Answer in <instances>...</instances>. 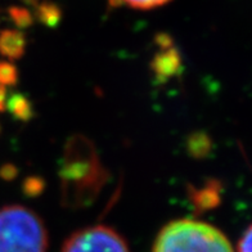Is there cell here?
I'll list each match as a JSON object with an SVG mask.
<instances>
[{
	"label": "cell",
	"instance_id": "11",
	"mask_svg": "<svg viewBox=\"0 0 252 252\" xmlns=\"http://www.w3.org/2000/svg\"><path fill=\"white\" fill-rule=\"evenodd\" d=\"M121 4H127L134 9H153L169 3L170 0H120Z\"/></svg>",
	"mask_w": 252,
	"mask_h": 252
},
{
	"label": "cell",
	"instance_id": "3",
	"mask_svg": "<svg viewBox=\"0 0 252 252\" xmlns=\"http://www.w3.org/2000/svg\"><path fill=\"white\" fill-rule=\"evenodd\" d=\"M62 252H130L125 239L106 225L80 229L63 243Z\"/></svg>",
	"mask_w": 252,
	"mask_h": 252
},
{
	"label": "cell",
	"instance_id": "7",
	"mask_svg": "<svg viewBox=\"0 0 252 252\" xmlns=\"http://www.w3.org/2000/svg\"><path fill=\"white\" fill-rule=\"evenodd\" d=\"M7 110L13 115V117L21 121H29L33 115L30 100L22 94H13L7 99Z\"/></svg>",
	"mask_w": 252,
	"mask_h": 252
},
{
	"label": "cell",
	"instance_id": "5",
	"mask_svg": "<svg viewBox=\"0 0 252 252\" xmlns=\"http://www.w3.org/2000/svg\"><path fill=\"white\" fill-rule=\"evenodd\" d=\"M26 50V37L20 30H3L0 32V54L9 61L20 60Z\"/></svg>",
	"mask_w": 252,
	"mask_h": 252
},
{
	"label": "cell",
	"instance_id": "2",
	"mask_svg": "<svg viewBox=\"0 0 252 252\" xmlns=\"http://www.w3.org/2000/svg\"><path fill=\"white\" fill-rule=\"evenodd\" d=\"M48 232L43 220L24 206L0 209V252H47Z\"/></svg>",
	"mask_w": 252,
	"mask_h": 252
},
{
	"label": "cell",
	"instance_id": "8",
	"mask_svg": "<svg viewBox=\"0 0 252 252\" xmlns=\"http://www.w3.org/2000/svg\"><path fill=\"white\" fill-rule=\"evenodd\" d=\"M36 18L48 27H56L62 20V12L57 4L52 1H43L36 5Z\"/></svg>",
	"mask_w": 252,
	"mask_h": 252
},
{
	"label": "cell",
	"instance_id": "12",
	"mask_svg": "<svg viewBox=\"0 0 252 252\" xmlns=\"http://www.w3.org/2000/svg\"><path fill=\"white\" fill-rule=\"evenodd\" d=\"M190 152L193 155H198V156H203L210 148V142L205 135H194L190 139Z\"/></svg>",
	"mask_w": 252,
	"mask_h": 252
},
{
	"label": "cell",
	"instance_id": "10",
	"mask_svg": "<svg viewBox=\"0 0 252 252\" xmlns=\"http://www.w3.org/2000/svg\"><path fill=\"white\" fill-rule=\"evenodd\" d=\"M8 12H9L10 20L13 21L18 29H27L32 25L33 16L27 8L10 7Z\"/></svg>",
	"mask_w": 252,
	"mask_h": 252
},
{
	"label": "cell",
	"instance_id": "1",
	"mask_svg": "<svg viewBox=\"0 0 252 252\" xmlns=\"http://www.w3.org/2000/svg\"><path fill=\"white\" fill-rule=\"evenodd\" d=\"M153 252H236L225 234L207 222L182 219L161 229Z\"/></svg>",
	"mask_w": 252,
	"mask_h": 252
},
{
	"label": "cell",
	"instance_id": "6",
	"mask_svg": "<svg viewBox=\"0 0 252 252\" xmlns=\"http://www.w3.org/2000/svg\"><path fill=\"white\" fill-rule=\"evenodd\" d=\"M190 198L198 211L213 209L220 202V188L218 184H209L202 189H193Z\"/></svg>",
	"mask_w": 252,
	"mask_h": 252
},
{
	"label": "cell",
	"instance_id": "4",
	"mask_svg": "<svg viewBox=\"0 0 252 252\" xmlns=\"http://www.w3.org/2000/svg\"><path fill=\"white\" fill-rule=\"evenodd\" d=\"M159 49L161 50L155 56L151 63V68L156 75L157 80L166 81L180 72L182 58H180L179 52L173 48V45L159 48Z\"/></svg>",
	"mask_w": 252,
	"mask_h": 252
},
{
	"label": "cell",
	"instance_id": "15",
	"mask_svg": "<svg viewBox=\"0 0 252 252\" xmlns=\"http://www.w3.org/2000/svg\"><path fill=\"white\" fill-rule=\"evenodd\" d=\"M21 1L25 4H27V5H35V7H36L37 1H39V0H21Z\"/></svg>",
	"mask_w": 252,
	"mask_h": 252
},
{
	"label": "cell",
	"instance_id": "14",
	"mask_svg": "<svg viewBox=\"0 0 252 252\" xmlns=\"http://www.w3.org/2000/svg\"><path fill=\"white\" fill-rule=\"evenodd\" d=\"M7 110V88L0 87V112Z\"/></svg>",
	"mask_w": 252,
	"mask_h": 252
},
{
	"label": "cell",
	"instance_id": "13",
	"mask_svg": "<svg viewBox=\"0 0 252 252\" xmlns=\"http://www.w3.org/2000/svg\"><path fill=\"white\" fill-rule=\"evenodd\" d=\"M251 238H252V233H251V226L246 229L243 236L239 239L238 246H237V251L236 252H252V245H251Z\"/></svg>",
	"mask_w": 252,
	"mask_h": 252
},
{
	"label": "cell",
	"instance_id": "9",
	"mask_svg": "<svg viewBox=\"0 0 252 252\" xmlns=\"http://www.w3.org/2000/svg\"><path fill=\"white\" fill-rule=\"evenodd\" d=\"M18 80V71L12 62L0 61V87H13Z\"/></svg>",
	"mask_w": 252,
	"mask_h": 252
}]
</instances>
